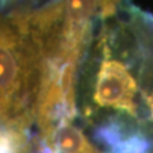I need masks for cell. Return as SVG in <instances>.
Segmentation results:
<instances>
[{"label": "cell", "instance_id": "7a4b0ae2", "mask_svg": "<svg viewBox=\"0 0 153 153\" xmlns=\"http://www.w3.org/2000/svg\"><path fill=\"white\" fill-rule=\"evenodd\" d=\"M123 56L134 85L133 120L153 129V22L130 19Z\"/></svg>", "mask_w": 153, "mask_h": 153}, {"label": "cell", "instance_id": "6da1fadb", "mask_svg": "<svg viewBox=\"0 0 153 153\" xmlns=\"http://www.w3.org/2000/svg\"><path fill=\"white\" fill-rule=\"evenodd\" d=\"M44 63L32 37L0 17V123L22 126L36 114Z\"/></svg>", "mask_w": 153, "mask_h": 153}]
</instances>
